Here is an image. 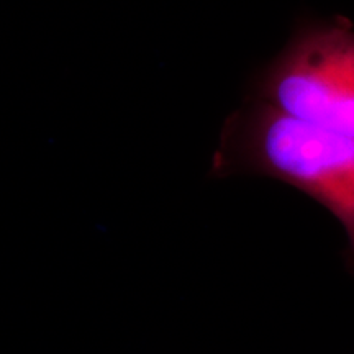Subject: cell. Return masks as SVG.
Listing matches in <instances>:
<instances>
[{"label":"cell","instance_id":"obj_1","mask_svg":"<svg viewBox=\"0 0 354 354\" xmlns=\"http://www.w3.org/2000/svg\"><path fill=\"white\" fill-rule=\"evenodd\" d=\"M212 177L254 174L277 179L320 203L348 236L344 261L354 274V141L246 100L221 128Z\"/></svg>","mask_w":354,"mask_h":354},{"label":"cell","instance_id":"obj_2","mask_svg":"<svg viewBox=\"0 0 354 354\" xmlns=\"http://www.w3.org/2000/svg\"><path fill=\"white\" fill-rule=\"evenodd\" d=\"M253 99L354 141V21L302 20L254 76Z\"/></svg>","mask_w":354,"mask_h":354}]
</instances>
